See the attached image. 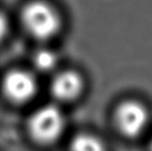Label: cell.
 <instances>
[{
    "label": "cell",
    "instance_id": "obj_3",
    "mask_svg": "<svg viewBox=\"0 0 152 151\" xmlns=\"http://www.w3.org/2000/svg\"><path fill=\"white\" fill-rule=\"evenodd\" d=\"M113 119L119 132L123 137L133 139L142 136L148 129L150 112L141 101L129 99L119 103Z\"/></svg>",
    "mask_w": 152,
    "mask_h": 151
},
{
    "label": "cell",
    "instance_id": "obj_7",
    "mask_svg": "<svg viewBox=\"0 0 152 151\" xmlns=\"http://www.w3.org/2000/svg\"><path fill=\"white\" fill-rule=\"evenodd\" d=\"M34 65L40 71H50L58 65V56L50 49L38 50L34 54Z\"/></svg>",
    "mask_w": 152,
    "mask_h": 151
},
{
    "label": "cell",
    "instance_id": "obj_9",
    "mask_svg": "<svg viewBox=\"0 0 152 151\" xmlns=\"http://www.w3.org/2000/svg\"><path fill=\"white\" fill-rule=\"evenodd\" d=\"M150 151H152V138H151V141H150Z\"/></svg>",
    "mask_w": 152,
    "mask_h": 151
},
{
    "label": "cell",
    "instance_id": "obj_6",
    "mask_svg": "<svg viewBox=\"0 0 152 151\" xmlns=\"http://www.w3.org/2000/svg\"><path fill=\"white\" fill-rule=\"evenodd\" d=\"M70 151H107V146L100 137L89 132H82L71 140Z\"/></svg>",
    "mask_w": 152,
    "mask_h": 151
},
{
    "label": "cell",
    "instance_id": "obj_8",
    "mask_svg": "<svg viewBox=\"0 0 152 151\" xmlns=\"http://www.w3.org/2000/svg\"><path fill=\"white\" fill-rule=\"evenodd\" d=\"M7 30H8V21L6 19V17H4V15L0 12V41L6 36Z\"/></svg>",
    "mask_w": 152,
    "mask_h": 151
},
{
    "label": "cell",
    "instance_id": "obj_2",
    "mask_svg": "<svg viewBox=\"0 0 152 151\" xmlns=\"http://www.w3.org/2000/svg\"><path fill=\"white\" fill-rule=\"evenodd\" d=\"M66 120L62 111L53 105H47L34 111L29 119L31 137L39 143L49 144L55 142L62 134Z\"/></svg>",
    "mask_w": 152,
    "mask_h": 151
},
{
    "label": "cell",
    "instance_id": "obj_1",
    "mask_svg": "<svg viewBox=\"0 0 152 151\" xmlns=\"http://www.w3.org/2000/svg\"><path fill=\"white\" fill-rule=\"evenodd\" d=\"M21 19L26 30L40 40L55 37L62 25L58 10L42 0L31 1L27 4L22 10Z\"/></svg>",
    "mask_w": 152,
    "mask_h": 151
},
{
    "label": "cell",
    "instance_id": "obj_5",
    "mask_svg": "<svg viewBox=\"0 0 152 151\" xmlns=\"http://www.w3.org/2000/svg\"><path fill=\"white\" fill-rule=\"evenodd\" d=\"M85 82L79 73L73 70H66L58 73L51 82V92L56 99L70 102L78 99L83 91Z\"/></svg>",
    "mask_w": 152,
    "mask_h": 151
},
{
    "label": "cell",
    "instance_id": "obj_4",
    "mask_svg": "<svg viewBox=\"0 0 152 151\" xmlns=\"http://www.w3.org/2000/svg\"><path fill=\"white\" fill-rule=\"evenodd\" d=\"M2 88L9 100L16 103H23L32 99L37 92V82L30 72L12 70L4 77Z\"/></svg>",
    "mask_w": 152,
    "mask_h": 151
}]
</instances>
